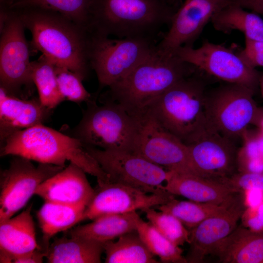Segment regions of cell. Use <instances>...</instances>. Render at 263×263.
Here are the masks:
<instances>
[{"instance_id":"1","label":"cell","mask_w":263,"mask_h":263,"mask_svg":"<svg viewBox=\"0 0 263 263\" xmlns=\"http://www.w3.org/2000/svg\"><path fill=\"white\" fill-rule=\"evenodd\" d=\"M32 8L18 14L31 33L32 45L56 65L85 79L91 68V32L56 12Z\"/></svg>"},{"instance_id":"2","label":"cell","mask_w":263,"mask_h":263,"mask_svg":"<svg viewBox=\"0 0 263 263\" xmlns=\"http://www.w3.org/2000/svg\"><path fill=\"white\" fill-rule=\"evenodd\" d=\"M196 69L156 45L140 63L109 87L108 99L130 114L140 116L153 100Z\"/></svg>"},{"instance_id":"3","label":"cell","mask_w":263,"mask_h":263,"mask_svg":"<svg viewBox=\"0 0 263 263\" xmlns=\"http://www.w3.org/2000/svg\"><path fill=\"white\" fill-rule=\"evenodd\" d=\"M0 144L1 156H20L63 167L69 161L95 177L97 183L110 182L109 176L78 139L43 124L16 132Z\"/></svg>"},{"instance_id":"4","label":"cell","mask_w":263,"mask_h":263,"mask_svg":"<svg viewBox=\"0 0 263 263\" xmlns=\"http://www.w3.org/2000/svg\"><path fill=\"white\" fill-rule=\"evenodd\" d=\"M179 7L165 0H95L90 30L118 38L156 39Z\"/></svg>"},{"instance_id":"5","label":"cell","mask_w":263,"mask_h":263,"mask_svg":"<svg viewBox=\"0 0 263 263\" xmlns=\"http://www.w3.org/2000/svg\"><path fill=\"white\" fill-rule=\"evenodd\" d=\"M194 73L153 100L144 113L187 145L209 127L205 112L206 84Z\"/></svg>"},{"instance_id":"6","label":"cell","mask_w":263,"mask_h":263,"mask_svg":"<svg viewBox=\"0 0 263 263\" xmlns=\"http://www.w3.org/2000/svg\"><path fill=\"white\" fill-rule=\"evenodd\" d=\"M73 130V135L84 145L104 150L134 153L141 127L139 116L128 113L108 99L100 105L92 99Z\"/></svg>"},{"instance_id":"7","label":"cell","mask_w":263,"mask_h":263,"mask_svg":"<svg viewBox=\"0 0 263 263\" xmlns=\"http://www.w3.org/2000/svg\"><path fill=\"white\" fill-rule=\"evenodd\" d=\"M0 40V88L7 94L29 99L35 85L25 27L18 14L2 15Z\"/></svg>"},{"instance_id":"8","label":"cell","mask_w":263,"mask_h":263,"mask_svg":"<svg viewBox=\"0 0 263 263\" xmlns=\"http://www.w3.org/2000/svg\"><path fill=\"white\" fill-rule=\"evenodd\" d=\"M110 37L91 33L90 65L97 76L98 90L109 87L125 76L157 44L151 38Z\"/></svg>"},{"instance_id":"9","label":"cell","mask_w":263,"mask_h":263,"mask_svg":"<svg viewBox=\"0 0 263 263\" xmlns=\"http://www.w3.org/2000/svg\"><path fill=\"white\" fill-rule=\"evenodd\" d=\"M255 93L244 86L230 83L207 92L205 112L208 127L233 141L241 138L258 108Z\"/></svg>"},{"instance_id":"10","label":"cell","mask_w":263,"mask_h":263,"mask_svg":"<svg viewBox=\"0 0 263 263\" xmlns=\"http://www.w3.org/2000/svg\"><path fill=\"white\" fill-rule=\"evenodd\" d=\"M84 145L109 176L110 182L128 186L148 193L163 194V183L170 171L136 153Z\"/></svg>"},{"instance_id":"11","label":"cell","mask_w":263,"mask_h":263,"mask_svg":"<svg viewBox=\"0 0 263 263\" xmlns=\"http://www.w3.org/2000/svg\"><path fill=\"white\" fill-rule=\"evenodd\" d=\"M171 53L197 70L225 83L247 87L255 92L261 74L230 49L205 40L197 48L182 46Z\"/></svg>"},{"instance_id":"12","label":"cell","mask_w":263,"mask_h":263,"mask_svg":"<svg viewBox=\"0 0 263 263\" xmlns=\"http://www.w3.org/2000/svg\"><path fill=\"white\" fill-rule=\"evenodd\" d=\"M8 168L0 172V223L22 209L44 181L65 167L38 163L14 156Z\"/></svg>"},{"instance_id":"13","label":"cell","mask_w":263,"mask_h":263,"mask_svg":"<svg viewBox=\"0 0 263 263\" xmlns=\"http://www.w3.org/2000/svg\"><path fill=\"white\" fill-rule=\"evenodd\" d=\"M139 117L141 127L134 153L167 170L197 174L187 144L147 113Z\"/></svg>"},{"instance_id":"14","label":"cell","mask_w":263,"mask_h":263,"mask_svg":"<svg viewBox=\"0 0 263 263\" xmlns=\"http://www.w3.org/2000/svg\"><path fill=\"white\" fill-rule=\"evenodd\" d=\"M187 146L197 175L220 181L237 171L238 149L234 141L211 128Z\"/></svg>"},{"instance_id":"15","label":"cell","mask_w":263,"mask_h":263,"mask_svg":"<svg viewBox=\"0 0 263 263\" xmlns=\"http://www.w3.org/2000/svg\"><path fill=\"white\" fill-rule=\"evenodd\" d=\"M173 198L174 195L169 192L148 193L119 183L97 184L94 196L84 211L83 221L107 214L143 211L166 204Z\"/></svg>"},{"instance_id":"16","label":"cell","mask_w":263,"mask_h":263,"mask_svg":"<svg viewBox=\"0 0 263 263\" xmlns=\"http://www.w3.org/2000/svg\"><path fill=\"white\" fill-rule=\"evenodd\" d=\"M233 0H185L174 14L169 29L156 44L169 53L182 46L193 47L207 24Z\"/></svg>"},{"instance_id":"17","label":"cell","mask_w":263,"mask_h":263,"mask_svg":"<svg viewBox=\"0 0 263 263\" xmlns=\"http://www.w3.org/2000/svg\"><path fill=\"white\" fill-rule=\"evenodd\" d=\"M246 206L244 193L240 192L231 204L220 213L211 216L190 230L187 263H202L214 255L222 242L237 227Z\"/></svg>"},{"instance_id":"18","label":"cell","mask_w":263,"mask_h":263,"mask_svg":"<svg viewBox=\"0 0 263 263\" xmlns=\"http://www.w3.org/2000/svg\"><path fill=\"white\" fill-rule=\"evenodd\" d=\"M86 172L76 165L68 166L44 181L35 195L44 201L87 207L95 190L89 182Z\"/></svg>"},{"instance_id":"19","label":"cell","mask_w":263,"mask_h":263,"mask_svg":"<svg viewBox=\"0 0 263 263\" xmlns=\"http://www.w3.org/2000/svg\"><path fill=\"white\" fill-rule=\"evenodd\" d=\"M169 171L163 189L173 195L197 202L221 205L232 201L240 192L219 180Z\"/></svg>"},{"instance_id":"20","label":"cell","mask_w":263,"mask_h":263,"mask_svg":"<svg viewBox=\"0 0 263 263\" xmlns=\"http://www.w3.org/2000/svg\"><path fill=\"white\" fill-rule=\"evenodd\" d=\"M51 112L38 98H21L0 88V143L16 132L43 124Z\"/></svg>"},{"instance_id":"21","label":"cell","mask_w":263,"mask_h":263,"mask_svg":"<svg viewBox=\"0 0 263 263\" xmlns=\"http://www.w3.org/2000/svg\"><path fill=\"white\" fill-rule=\"evenodd\" d=\"M31 210L30 205L0 223V263H13L16 257L40 249Z\"/></svg>"},{"instance_id":"22","label":"cell","mask_w":263,"mask_h":263,"mask_svg":"<svg viewBox=\"0 0 263 263\" xmlns=\"http://www.w3.org/2000/svg\"><path fill=\"white\" fill-rule=\"evenodd\" d=\"M214 255L222 263H263V231L237 226Z\"/></svg>"},{"instance_id":"23","label":"cell","mask_w":263,"mask_h":263,"mask_svg":"<svg viewBox=\"0 0 263 263\" xmlns=\"http://www.w3.org/2000/svg\"><path fill=\"white\" fill-rule=\"evenodd\" d=\"M104 243L71 236L55 238L46 251L49 263H100Z\"/></svg>"},{"instance_id":"24","label":"cell","mask_w":263,"mask_h":263,"mask_svg":"<svg viewBox=\"0 0 263 263\" xmlns=\"http://www.w3.org/2000/svg\"><path fill=\"white\" fill-rule=\"evenodd\" d=\"M139 216L136 211L104 215L91 223L71 228L68 235L101 243L113 241L124 234L136 231Z\"/></svg>"},{"instance_id":"25","label":"cell","mask_w":263,"mask_h":263,"mask_svg":"<svg viewBox=\"0 0 263 263\" xmlns=\"http://www.w3.org/2000/svg\"><path fill=\"white\" fill-rule=\"evenodd\" d=\"M215 30L225 34L234 30L241 32L245 38L263 40V18L234 2L225 7L211 18Z\"/></svg>"},{"instance_id":"26","label":"cell","mask_w":263,"mask_h":263,"mask_svg":"<svg viewBox=\"0 0 263 263\" xmlns=\"http://www.w3.org/2000/svg\"><path fill=\"white\" fill-rule=\"evenodd\" d=\"M86 208L82 206L44 201L37 215L46 250L51 238L59 232L71 229L83 221Z\"/></svg>"},{"instance_id":"27","label":"cell","mask_w":263,"mask_h":263,"mask_svg":"<svg viewBox=\"0 0 263 263\" xmlns=\"http://www.w3.org/2000/svg\"><path fill=\"white\" fill-rule=\"evenodd\" d=\"M106 263H158L136 231L103 244Z\"/></svg>"},{"instance_id":"28","label":"cell","mask_w":263,"mask_h":263,"mask_svg":"<svg viewBox=\"0 0 263 263\" xmlns=\"http://www.w3.org/2000/svg\"><path fill=\"white\" fill-rule=\"evenodd\" d=\"M95 0H18L13 7L36 8L56 12L90 30Z\"/></svg>"},{"instance_id":"29","label":"cell","mask_w":263,"mask_h":263,"mask_svg":"<svg viewBox=\"0 0 263 263\" xmlns=\"http://www.w3.org/2000/svg\"><path fill=\"white\" fill-rule=\"evenodd\" d=\"M236 197L232 201L221 205L200 203L189 200L180 201L173 198L156 208L173 215L190 230L207 218L224 211Z\"/></svg>"},{"instance_id":"30","label":"cell","mask_w":263,"mask_h":263,"mask_svg":"<svg viewBox=\"0 0 263 263\" xmlns=\"http://www.w3.org/2000/svg\"><path fill=\"white\" fill-rule=\"evenodd\" d=\"M32 78L42 104L52 110L65 100L58 86L55 64L42 55L32 61Z\"/></svg>"},{"instance_id":"31","label":"cell","mask_w":263,"mask_h":263,"mask_svg":"<svg viewBox=\"0 0 263 263\" xmlns=\"http://www.w3.org/2000/svg\"><path fill=\"white\" fill-rule=\"evenodd\" d=\"M136 230L149 250L164 263H187L183 250L160 233L150 222L138 217Z\"/></svg>"},{"instance_id":"32","label":"cell","mask_w":263,"mask_h":263,"mask_svg":"<svg viewBox=\"0 0 263 263\" xmlns=\"http://www.w3.org/2000/svg\"><path fill=\"white\" fill-rule=\"evenodd\" d=\"M143 211L148 222L173 244L180 246L189 244L190 231L176 217L153 207Z\"/></svg>"},{"instance_id":"33","label":"cell","mask_w":263,"mask_h":263,"mask_svg":"<svg viewBox=\"0 0 263 263\" xmlns=\"http://www.w3.org/2000/svg\"><path fill=\"white\" fill-rule=\"evenodd\" d=\"M55 70L59 91L65 100L80 103L92 99L91 94L82 84L83 80L78 75L56 65Z\"/></svg>"},{"instance_id":"34","label":"cell","mask_w":263,"mask_h":263,"mask_svg":"<svg viewBox=\"0 0 263 263\" xmlns=\"http://www.w3.org/2000/svg\"><path fill=\"white\" fill-rule=\"evenodd\" d=\"M238 192L251 189L263 191V172L247 173L236 172L220 180Z\"/></svg>"},{"instance_id":"35","label":"cell","mask_w":263,"mask_h":263,"mask_svg":"<svg viewBox=\"0 0 263 263\" xmlns=\"http://www.w3.org/2000/svg\"><path fill=\"white\" fill-rule=\"evenodd\" d=\"M240 58L248 66L255 68L263 67V40L245 38L244 49L237 52Z\"/></svg>"},{"instance_id":"36","label":"cell","mask_w":263,"mask_h":263,"mask_svg":"<svg viewBox=\"0 0 263 263\" xmlns=\"http://www.w3.org/2000/svg\"><path fill=\"white\" fill-rule=\"evenodd\" d=\"M244 226L254 231H263V203L253 207H246L241 218Z\"/></svg>"},{"instance_id":"37","label":"cell","mask_w":263,"mask_h":263,"mask_svg":"<svg viewBox=\"0 0 263 263\" xmlns=\"http://www.w3.org/2000/svg\"><path fill=\"white\" fill-rule=\"evenodd\" d=\"M46 256V252L37 249L31 252L16 257L13 260L14 263H41Z\"/></svg>"},{"instance_id":"38","label":"cell","mask_w":263,"mask_h":263,"mask_svg":"<svg viewBox=\"0 0 263 263\" xmlns=\"http://www.w3.org/2000/svg\"><path fill=\"white\" fill-rule=\"evenodd\" d=\"M243 192L246 207H255L263 203V191L251 189Z\"/></svg>"},{"instance_id":"39","label":"cell","mask_w":263,"mask_h":263,"mask_svg":"<svg viewBox=\"0 0 263 263\" xmlns=\"http://www.w3.org/2000/svg\"><path fill=\"white\" fill-rule=\"evenodd\" d=\"M233 2L263 17V0H233Z\"/></svg>"},{"instance_id":"40","label":"cell","mask_w":263,"mask_h":263,"mask_svg":"<svg viewBox=\"0 0 263 263\" xmlns=\"http://www.w3.org/2000/svg\"><path fill=\"white\" fill-rule=\"evenodd\" d=\"M251 124L255 125L257 130L263 134V107H258Z\"/></svg>"},{"instance_id":"41","label":"cell","mask_w":263,"mask_h":263,"mask_svg":"<svg viewBox=\"0 0 263 263\" xmlns=\"http://www.w3.org/2000/svg\"><path fill=\"white\" fill-rule=\"evenodd\" d=\"M257 137L260 150L263 157V134L260 133L258 130Z\"/></svg>"},{"instance_id":"42","label":"cell","mask_w":263,"mask_h":263,"mask_svg":"<svg viewBox=\"0 0 263 263\" xmlns=\"http://www.w3.org/2000/svg\"><path fill=\"white\" fill-rule=\"evenodd\" d=\"M259 87L260 89V92L262 94V96L263 98V73L261 75L259 82Z\"/></svg>"},{"instance_id":"43","label":"cell","mask_w":263,"mask_h":263,"mask_svg":"<svg viewBox=\"0 0 263 263\" xmlns=\"http://www.w3.org/2000/svg\"><path fill=\"white\" fill-rule=\"evenodd\" d=\"M166 0L167 1H168V2H169V3L172 5L177 6H180L182 3V2L180 0Z\"/></svg>"}]
</instances>
